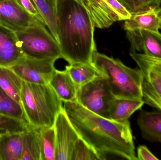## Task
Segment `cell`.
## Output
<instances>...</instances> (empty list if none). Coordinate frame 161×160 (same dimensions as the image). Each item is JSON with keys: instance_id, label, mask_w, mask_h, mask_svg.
Masks as SVG:
<instances>
[{"instance_id": "cell-23", "label": "cell", "mask_w": 161, "mask_h": 160, "mask_svg": "<svg viewBox=\"0 0 161 160\" xmlns=\"http://www.w3.org/2000/svg\"><path fill=\"white\" fill-rule=\"evenodd\" d=\"M42 160H56V143L54 126L39 129Z\"/></svg>"}, {"instance_id": "cell-11", "label": "cell", "mask_w": 161, "mask_h": 160, "mask_svg": "<svg viewBox=\"0 0 161 160\" xmlns=\"http://www.w3.org/2000/svg\"><path fill=\"white\" fill-rule=\"evenodd\" d=\"M131 45L130 52H140L150 57L161 59V33L159 31L137 30L126 31Z\"/></svg>"}, {"instance_id": "cell-12", "label": "cell", "mask_w": 161, "mask_h": 160, "mask_svg": "<svg viewBox=\"0 0 161 160\" xmlns=\"http://www.w3.org/2000/svg\"><path fill=\"white\" fill-rule=\"evenodd\" d=\"M130 55L142 70L143 82L161 99V59L137 52H130Z\"/></svg>"}, {"instance_id": "cell-2", "label": "cell", "mask_w": 161, "mask_h": 160, "mask_svg": "<svg viewBox=\"0 0 161 160\" xmlns=\"http://www.w3.org/2000/svg\"><path fill=\"white\" fill-rule=\"evenodd\" d=\"M57 19L62 58L69 64H92L95 27L80 0H58Z\"/></svg>"}, {"instance_id": "cell-18", "label": "cell", "mask_w": 161, "mask_h": 160, "mask_svg": "<svg viewBox=\"0 0 161 160\" xmlns=\"http://www.w3.org/2000/svg\"><path fill=\"white\" fill-rule=\"evenodd\" d=\"M23 132L0 136V160H21Z\"/></svg>"}, {"instance_id": "cell-20", "label": "cell", "mask_w": 161, "mask_h": 160, "mask_svg": "<svg viewBox=\"0 0 161 160\" xmlns=\"http://www.w3.org/2000/svg\"><path fill=\"white\" fill-rule=\"evenodd\" d=\"M78 87H80L96 78L104 76L93 64H69L65 67Z\"/></svg>"}, {"instance_id": "cell-8", "label": "cell", "mask_w": 161, "mask_h": 160, "mask_svg": "<svg viewBox=\"0 0 161 160\" xmlns=\"http://www.w3.org/2000/svg\"><path fill=\"white\" fill-rule=\"evenodd\" d=\"M55 61L36 59L25 55L9 67L24 81L49 84L56 70Z\"/></svg>"}, {"instance_id": "cell-19", "label": "cell", "mask_w": 161, "mask_h": 160, "mask_svg": "<svg viewBox=\"0 0 161 160\" xmlns=\"http://www.w3.org/2000/svg\"><path fill=\"white\" fill-rule=\"evenodd\" d=\"M21 160H42L39 129L28 124L23 132V152Z\"/></svg>"}, {"instance_id": "cell-31", "label": "cell", "mask_w": 161, "mask_h": 160, "mask_svg": "<svg viewBox=\"0 0 161 160\" xmlns=\"http://www.w3.org/2000/svg\"><path fill=\"white\" fill-rule=\"evenodd\" d=\"M6 1V0H0V2H3V1Z\"/></svg>"}, {"instance_id": "cell-30", "label": "cell", "mask_w": 161, "mask_h": 160, "mask_svg": "<svg viewBox=\"0 0 161 160\" xmlns=\"http://www.w3.org/2000/svg\"><path fill=\"white\" fill-rule=\"evenodd\" d=\"M137 158L139 160H158L156 157L145 146H140L137 149Z\"/></svg>"}, {"instance_id": "cell-28", "label": "cell", "mask_w": 161, "mask_h": 160, "mask_svg": "<svg viewBox=\"0 0 161 160\" xmlns=\"http://www.w3.org/2000/svg\"><path fill=\"white\" fill-rule=\"evenodd\" d=\"M143 100L145 103L161 111V99L144 83L142 85Z\"/></svg>"}, {"instance_id": "cell-9", "label": "cell", "mask_w": 161, "mask_h": 160, "mask_svg": "<svg viewBox=\"0 0 161 160\" xmlns=\"http://www.w3.org/2000/svg\"><path fill=\"white\" fill-rule=\"evenodd\" d=\"M53 126L56 143V160H71L74 147L80 137L64 108L57 116Z\"/></svg>"}, {"instance_id": "cell-7", "label": "cell", "mask_w": 161, "mask_h": 160, "mask_svg": "<svg viewBox=\"0 0 161 160\" xmlns=\"http://www.w3.org/2000/svg\"><path fill=\"white\" fill-rule=\"evenodd\" d=\"M95 27L107 28L115 22L126 20L131 14L117 0H80Z\"/></svg>"}, {"instance_id": "cell-4", "label": "cell", "mask_w": 161, "mask_h": 160, "mask_svg": "<svg viewBox=\"0 0 161 160\" xmlns=\"http://www.w3.org/2000/svg\"><path fill=\"white\" fill-rule=\"evenodd\" d=\"M92 64L108 79L113 95L116 98L143 99V77L140 68L133 69L119 59L95 51Z\"/></svg>"}, {"instance_id": "cell-29", "label": "cell", "mask_w": 161, "mask_h": 160, "mask_svg": "<svg viewBox=\"0 0 161 160\" xmlns=\"http://www.w3.org/2000/svg\"><path fill=\"white\" fill-rule=\"evenodd\" d=\"M16 1L29 14L43 22L42 18L38 11L33 0H16Z\"/></svg>"}, {"instance_id": "cell-5", "label": "cell", "mask_w": 161, "mask_h": 160, "mask_svg": "<svg viewBox=\"0 0 161 160\" xmlns=\"http://www.w3.org/2000/svg\"><path fill=\"white\" fill-rule=\"evenodd\" d=\"M47 28L38 20L25 29L15 32L25 55L55 62L62 58L59 43Z\"/></svg>"}, {"instance_id": "cell-27", "label": "cell", "mask_w": 161, "mask_h": 160, "mask_svg": "<svg viewBox=\"0 0 161 160\" xmlns=\"http://www.w3.org/2000/svg\"><path fill=\"white\" fill-rule=\"evenodd\" d=\"M99 160L93 150L79 138L74 147L71 160Z\"/></svg>"}, {"instance_id": "cell-22", "label": "cell", "mask_w": 161, "mask_h": 160, "mask_svg": "<svg viewBox=\"0 0 161 160\" xmlns=\"http://www.w3.org/2000/svg\"><path fill=\"white\" fill-rule=\"evenodd\" d=\"M22 82L20 78L9 68L0 67V87L20 104Z\"/></svg>"}, {"instance_id": "cell-26", "label": "cell", "mask_w": 161, "mask_h": 160, "mask_svg": "<svg viewBox=\"0 0 161 160\" xmlns=\"http://www.w3.org/2000/svg\"><path fill=\"white\" fill-rule=\"evenodd\" d=\"M131 14L154 7L161 6V0H117Z\"/></svg>"}, {"instance_id": "cell-21", "label": "cell", "mask_w": 161, "mask_h": 160, "mask_svg": "<svg viewBox=\"0 0 161 160\" xmlns=\"http://www.w3.org/2000/svg\"><path fill=\"white\" fill-rule=\"evenodd\" d=\"M43 22L49 31L58 42V0H33Z\"/></svg>"}, {"instance_id": "cell-14", "label": "cell", "mask_w": 161, "mask_h": 160, "mask_svg": "<svg viewBox=\"0 0 161 160\" xmlns=\"http://www.w3.org/2000/svg\"><path fill=\"white\" fill-rule=\"evenodd\" d=\"M161 7H154L138 13L131 14L125 21L126 31L145 30L158 32L161 28Z\"/></svg>"}, {"instance_id": "cell-17", "label": "cell", "mask_w": 161, "mask_h": 160, "mask_svg": "<svg viewBox=\"0 0 161 160\" xmlns=\"http://www.w3.org/2000/svg\"><path fill=\"white\" fill-rule=\"evenodd\" d=\"M143 99H128L115 98L109 111L108 119L116 121L128 120L136 111L144 104Z\"/></svg>"}, {"instance_id": "cell-16", "label": "cell", "mask_w": 161, "mask_h": 160, "mask_svg": "<svg viewBox=\"0 0 161 160\" xmlns=\"http://www.w3.org/2000/svg\"><path fill=\"white\" fill-rule=\"evenodd\" d=\"M49 84L62 102L76 101L78 87L67 70H56Z\"/></svg>"}, {"instance_id": "cell-13", "label": "cell", "mask_w": 161, "mask_h": 160, "mask_svg": "<svg viewBox=\"0 0 161 160\" xmlns=\"http://www.w3.org/2000/svg\"><path fill=\"white\" fill-rule=\"evenodd\" d=\"M24 56L16 33L0 23V67H10Z\"/></svg>"}, {"instance_id": "cell-25", "label": "cell", "mask_w": 161, "mask_h": 160, "mask_svg": "<svg viewBox=\"0 0 161 160\" xmlns=\"http://www.w3.org/2000/svg\"><path fill=\"white\" fill-rule=\"evenodd\" d=\"M28 124L25 121L0 113V136L23 132Z\"/></svg>"}, {"instance_id": "cell-10", "label": "cell", "mask_w": 161, "mask_h": 160, "mask_svg": "<svg viewBox=\"0 0 161 160\" xmlns=\"http://www.w3.org/2000/svg\"><path fill=\"white\" fill-rule=\"evenodd\" d=\"M38 20L24 9L16 0L0 2V23L14 32L24 30Z\"/></svg>"}, {"instance_id": "cell-6", "label": "cell", "mask_w": 161, "mask_h": 160, "mask_svg": "<svg viewBox=\"0 0 161 160\" xmlns=\"http://www.w3.org/2000/svg\"><path fill=\"white\" fill-rule=\"evenodd\" d=\"M115 98L108 79L102 76L78 87L76 101L89 111L108 118L110 108Z\"/></svg>"}, {"instance_id": "cell-3", "label": "cell", "mask_w": 161, "mask_h": 160, "mask_svg": "<svg viewBox=\"0 0 161 160\" xmlns=\"http://www.w3.org/2000/svg\"><path fill=\"white\" fill-rule=\"evenodd\" d=\"M20 105L26 122L40 129L54 126L56 117L64 107L50 84L31 83L23 81Z\"/></svg>"}, {"instance_id": "cell-15", "label": "cell", "mask_w": 161, "mask_h": 160, "mask_svg": "<svg viewBox=\"0 0 161 160\" xmlns=\"http://www.w3.org/2000/svg\"><path fill=\"white\" fill-rule=\"evenodd\" d=\"M137 122L143 139L152 142L161 143V111H142Z\"/></svg>"}, {"instance_id": "cell-1", "label": "cell", "mask_w": 161, "mask_h": 160, "mask_svg": "<svg viewBox=\"0 0 161 160\" xmlns=\"http://www.w3.org/2000/svg\"><path fill=\"white\" fill-rule=\"evenodd\" d=\"M63 103L79 137L94 151L99 160H107L111 157L138 160L128 120L116 121L102 117L76 101Z\"/></svg>"}, {"instance_id": "cell-24", "label": "cell", "mask_w": 161, "mask_h": 160, "mask_svg": "<svg viewBox=\"0 0 161 160\" xmlns=\"http://www.w3.org/2000/svg\"><path fill=\"white\" fill-rule=\"evenodd\" d=\"M0 113L26 122L21 106L0 87Z\"/></svg>"}, {"instance_id": "cell-32", "label": "cell", "mask_w": 161, "mask_h": 160, "mask_svg": "<svg viewBox=\"0 0 161 160\" xmlns=\"http://www.w3.org/2000/svg\"><path fill=\"white\" fill-rule=\"evenodd\" d=\"M160 29L161 30V28H160Z\"/></svg>"}]
</instances>
